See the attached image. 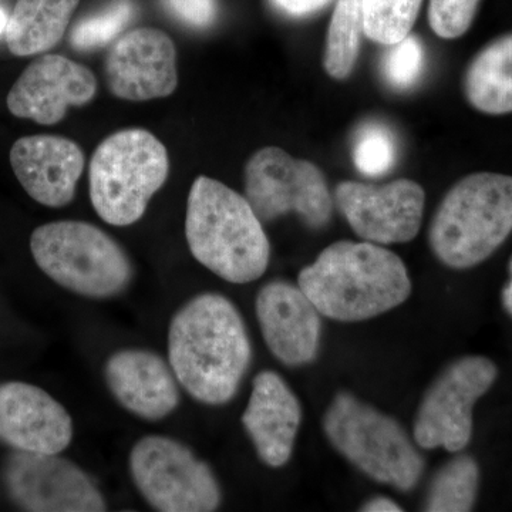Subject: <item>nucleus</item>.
<instances>
[{
	"label": "nucleus",
	"instance_id": "f257e3e1",
	"mask_svg": "<svg viewBox=\"0 0 512 512\" xmlns=\"http://www.w3.org/2000/svg\"><path fill=\"white\" fill-rule=\"evenodd\" d=\"M168 360L178 383L197 402H231L252 362L251 340L237 306L220 293L190 299L171 319Z\"/></svg>",
	"mask_w": 512,
	"mask_h": 512
},
{
	"label": "nucleus",
	"instance_id": "f03ea898",
	"mask_svg": "<svg viewBox=\"0 0 512 512\" xmlns=\"http://www.w3.org/2000/svg\"><path fill=\"white\" fill-rule=\"evenodd\" d=\"M298 285L320 315L343 323L376 318L412 295V279L402 258L367 241L329 245L299 272Z\"/></svg>",
	"mask_w": 512,
	"mask_h": 512
},
{
	"label": "nucleus",
	"instance_id": "7ed1b4c3",
	"mask_svg": "<svg viewBox=\"0 0 512 512\" xmlns=\"http://www.w3.org/2000/svg\"><path fill=\"white\" fill-rule=\"evenodd\" d=\"M185 237L192 256L231 284L256 281L271 261V244L247 198L205 175L191 185Z\"/></svg>",
	"mask_w": 512,
	"mask_h": 512
},
{
	"label": "nucleus",
	"instance_id": "20e7f679",
	"mask_svg": "<svg viewBox=\"0 0 512 512\" xmlns=\"http://www.w3.org/2000/svg\"><path fill=\"white\" fill-rule=\"evenodd\" d=\"M512 232V175L474 173L448 190L430 222L431 251L451 269H470Z\"/></svg>",
	"mask_w": 512,
	"mask_h": 512
},
{
	"label": "nucleus",
	"instance_id": "39448f33",
	"mask_svg": "<svg viewBox=\"0 0 512 512\" xmlns=\"http://www.w3.org/2000/svg\"><path fill=\"white\" fill-rule=\"evenodd\" d=\"M329 443L357 470L409 493L424 473V458L402 424L348 392L333 397L323 417Z\"/></svg>",
	"mask_w": 512,
	"mask_h": 512
},
{
	"label": "nucleus",
	"instance_id": "423d86ee",
	"mask_svg": "<svg viewBox=\"0 0 512 512\" xmlns=\"http://www.w3.org/2000/svg\"><path fill=\"white\" fill-rule=\"evenodd\" d=\"M170 174L167 148L143 128L117 131L101 141L89 168L90 201L114 227L136 224Z\"/></svg>",
	"mask_w": 512,
	"mask_h": 512
},
{
	"label": "nucleus",
	"instance_id": "0eeeda50",
	"mask_svg": "<svg viewBox=\"0 0 512 512\" xmlns=\"http://www.w3.org/2000/svg\"><path fill=\"white\" fill-rule=\"evenodd\" d=\"M30 251L52 281L84 298H113L133 281L134 269L126 251L89 222L42 225L30 237Z\"/></svg>",
	"mask_w": 512,
	"mask_h": 512
},
{
	"label": "nucleus",
	"instance_id": "6e6552de",
	"mask_svg": "<svg viewBox=\"0 0 512 512\" xmlns=\"http://www.w3.org/2000/svg\"><path fill=\"white\" fill-rule=\"evenodd\" d=\"M130 471L137 490L154 510L211 512L222 500L210 466L180 441L147 436L130 453Z\"/></svg>",
	"mask_w": 512,
	"mask_h": 512
},
{
	"label": "nucleus",
	"instance_id": "1a4fd4ad",
	"mask_svg": "<svg viewBox=\"0 0 512 512\" xmlns=\"http://www.w3.org/2000/svg\"><path fill=\"white\" fill-rule=\"evenodd\" d=\"M245 198L262 222L296 214L312 229L329 224L335 205L322 170L278 147L262 148L249 158Z\"/></svg>",
	"mask_w": 512,
	"mask_h": 512
},
{
	"label": "nucleus",
	"instance_id": "9d476101",
	"mask_svg": "<svg viewBox=\"0 0 512 512\" xmlns=\"http://www.w3.org/2000/svg\"><path fill=\"white\" fill-rule=\"evenodd\" d=\"M497 377L498 367L488 357L464 356L451 362L421 400L414 420V443L424 450H464L473 437L474 406Z\"/></svg>",
	"mask_w": 512,
	"mask_h": 512
},
{
	"label": "nucleus",
	"instance_id": "9b49d317",
	"mask_svg": "<svg viewBox=\"0 0 512 512\" xmlns=\"http://www.w3.org/2000/svg\"><path fill=\"white\" fill-rule=\"evenodd\" d=\"M6 488L13 503L35 512H100L106 501L92 478L59 454H10L5 464Z\"/></svg>",
	"mask_w": 512,
	"mask_h": 512
},
{
	"label": "nucleus",
	"instance_id": "f8f14e48",
	"mask_svg": "<svg viewBox=\"0 0 512 512\" xmlns=\"http://www.w3.org/2000/svg\"><path fill=\"white\" fill-rule=\"evenodd\" d=\"M335 202L363 241L406 244L419 234L426 194L406 178L383 185L343 181L336 187Z\"/></svg>",
	"mask_w": 512,
	"mask_h": 512
},
{
	"label": "nucleus",
	"instance_id": "ddd939ff",
	"mask_svg": "<svg viewBox=\"0 0 512 512\" xmlns=\"http://www.w3.org/2000/svg\"><path fill=\"white\" fill-rule=\"evenodd\" d=\"M113 96L147 101L171 96L178 86L177 49L163 30L140 28L113 40L104 60Z\"/></svg>",
	"mask_w": 512,
	"mask_h": 512
},
{
	"label": "nucleus",
	"instance_id": "4468645a",
	"mask_svg": "<svg viewBox=\"0 0 512 512\" xmlns=\"http://www.w3.org/2000/svg\"><path fill=\"white\" fill-rule=\"evenodd\" d=\"M96 93L92 70L62 55H43L23 70L6 104L19 119L53 126L64 119L70 107L90 103Z\"/></svg>",
	"mask_w": 512,
	"mask_h": 512
},
{
	"label": "nucleus",
	"instance_id": "2eb2a0df",
	"mask_svg": "<svg viewBox=\"0 0 512 512\" xmlns=\"http://www.w3.org/2000/svg\"><path fill=\"white\" fill-rule=\"evenodd\" d=\"M256 319L269 352L288 367L315 362L322 339V319L301 286L272 281L256 295Z\"/></svg>",
	"mask_w": 512,
	"mask_h": 512
},
{
	"label": "nucleus",
	"instance_id": "dca6fc26",
	"mask_svg": "<svg viewBox=\"0 0 512 512\" xmlns=\"http://www.w3.org/2000/svg\"><path fill=\"white\" fill-rule=\"evenodd\" d=\"M73 439L62 404L33 384H0V441L26 453L60 454Z\"/></svg>",
	"mask_w": 512,
	"mask_h": 512
},
{
	"label": "nucleus",
	"instance_id": "f3484780",
	"mask_svg": "<svg viewBox=\"0 0 512 512\" xmlns=\"http://www.w3.org/2000/svg\"><path fill=\"white\" fill-rule=\"evenodd\" d=\"M9 158L23 190L49 208L66 207L73 201L86 164L82 148L74 141L49 134L19 138Z\"/></svg>",
	"mask_w": 512,
	"mask_h": 512
},
{
	"label": "nucleus",
	"instance_id": "a211bd4d",
	"mask_svg": "<svg viewBox=\"0 0 512 512\" xmlns=\"http://www.w3.org/2000/svg\"><path fill=\"white\" fill-rule=\"evenodd\" d=\"M301 421V403L288 383L272 370L258 373L242 424L259 460L272 468L285 466L291 460Z\"/></svg>",
	"mask_w": 512,
	"mask_h": 512
},
{
	"label": "nucleus",
	"instance_id": "6ab92c4d",
	"mask_svg": "<svg viewBox=\"0 0 512 512\" xmlns=\"http://www.w3.org/2000/svg\"><path fill=\"white\" fill-rule=\"evenodd\" d=\"M104 377L114 399L141 419H164L180 404V383L173 369L150 350L114 353L104 366Z\"/></svg>",
	"mask_w": 512,
	"mask_h": 512
},
{
	"label": "nucleus",
	"instance_id": "aec40b11",
	"mask_svg": "<svg viewBox=\"0 0 512 512\" xmlns=\"http://www.w3.org/2000/svg\"><path fill=\"white\" fill-rule=\"evenodd\" d=\"M80 0H18L6 25L9 52L19 57L49 52L62 42Z\"/></svg>",
	"mask_w": 512,
	"mask_h": 512
},
{
	"label": "nucleus",
	"instance_id": "412c9836",
	"mask_svg": "<svg viewBox=\"0 0 512 512\" xmlns=\"http://www.w3.org/2000/svg\"><path fill=\"white\" fill-rule=\"evenodd\" d=\"M464 93L481 113H512V33L497 37L473 57L464 76Z\"/></svg>",
	"mask_w": 512,
	"mask_h": 512
},
{
	"label": "nucleus",
	"instance_id": "4be33fe9",
	"mask_svg": "<svg viewBox=\"0 0 512 512\" xmlns=\"http://www.w3.org/2000/svg\"><path fill=\"white\" fill-rule=\"evenodd\" d=\"M480 467L467 454L454 457L437 471L427 490L424 511L468 512L476 504Z\"/></svg>",
	"mask_w": 512,
	"mask_h": 512
},
{
	"label": "nucleus",
	"instance_id": "5701e85b",
	"mask_svg": "<svg viewBox=\"0 0 512 512\" xmlns=\"http://www.w3.org/2000/svg\"><path fill=\"white\" fill-rule=\"evenodd\" d=\"M362 35L365 33L360 0H338L330 19L323 55V66L330 77L345 80L352 74Z\"/></svg>",
	"mask_w": 512,
	"mask_h": 512
},
{
	"label": "nucleus",
	"instance_id": "b1692460",
	"mask_svg": "<svg viewBox=\"0 0 512 512\" xmlns=\"http://www.w3.org/2000/svg\"><path fill=\"white\" fill-rule=\"evenodd\" d=\"M423 0H360L363 33L379 45L392 46L410 35Z\"/></svg>",
	"mask_w": 512,
	"mask_h": 512
},
{
	"label": "nucleus",
	"instance_id": "393cba45",
	"mask_svg": "<svg viewBox=\"0 0 512 512\" xmlns=\"http://www.w3.org/2000/svg\"><path fill=\"white\" fill-rule=\"evenodd\" d=\"M133 0H114L99 13L83 18L70 30V45L80 52H89L107 45L127 28L136 16Z\"/></svg>",
	"mask_w": 512,
	"mask_h": 512
},
{
	"label": "nucleus",
	"instance_id": "a878e982",
	"mask_svg": "<svg viewBox=\"0 0 512 512\" xmlns=\"http://www.w3.org/2000/svg\"><path fill=\"white\" fill-rule=\"evenodd\" d=\"M353 163L367 177H380L396 163L397 146L392 131L379 123L366 124L353 143Z\"/></svg>",
	"mask_w": 512,
	"mask_h": 512
},
{
	"label": "nucleus",
	"instance_id": "bb28decb",
	"mask_svg": "<svg viewBox=\"0 0 512 512\" xmlns=\"http://www.w3.org/2000/svg\"><path fill=\"white\" fill-rule=\"evenodd\" d=\"M423 43L419 37L409 35L399 43L389 46L383 57V74L389 86L396 90H407L419 82L424 70Z\"/></svg>",
	"mask_w": 512,
	"mask_h": 512
},
{
	"label": "nucleus",
	"instance_id": "cd10ccee",
	"mask_svg": "<svg viewBox=\"0 0 512 512\" xmlns=\"http://www.w3.org/2000/svg\"><path fill=\"white\" fill-rule=\"evenodd\" d=\"M481 0H430V28L441 39H458L471 28Z\"/></svg>",
	"mask_w": 512,
	"mask_h": 512
},
{
	"label": "nucleus",
	"instance_id": "c85d7f7f",
	"mask_svg": "<svg viewBox=\"0 0 512 512\" xmlns=\"http://www.w3.org/2000/svg\"><path fill=\"white\" fill-rule=\"evenodd\" d=\"M171 16L194 29L210 28L218 16L217 0H163Z\"/></svg>",
	"mask_w": 512,
	"mask_h": 512
},
{
	"label": "nucleus",
	"instance_id": "c756f323",
	"mask_svg": "<svg viewBox=\"0 0 512 512\" xmlns=\"http://www.w3.org/2000/svg\"><path fill=\"white\" fill-rule=\"evenodd\" d=\"M330 0H271L272 6L291 18H306L325 8Z\"/></svg>",
	"mask_w": 512,
	"mask_h": 512
},
{
	"label": "nucleus",
	"instance_id": "7c9ffc66",
	"mask_svg": "<svg viewBox=\"0 0 512 512\" xmlns=\"http://www.w3.org/2000/svg\"><path fill=\"white\" fill-rule=\"evenodd\" d=\"M360 511L365 512H402L403 508L399 504L394 503L393 500L387 497H375L367 501L360 508Z\"/></svg>",
	"mask_w": 512,
	"mask_h": 512
},
{
	"label": "nucleus",
	"instance_id": "2f4dec72",
	"mask_svg": "<svg viewBox=\"0 0 512 512\" xmlns=\"http://www.w3.org/2000/svg\"><path fill=\"white\" fill-rule=\"evenodd\" d=\"M508 268H510V281H508V284L503 288V292H501V303H503L505 312L512 318V258Z\"/></svg>",
	"mask_w": 512,
	"mask_h": 512
},
{
	"label": "nucleus",
	"instance_id": "473e14b6",
	"mask_svg": "<svg viewBox=\"0 0 512 512\" xmlns=\"http://www.w3.org/2000/svg\"><path fill=\"white\" fill-rule=\"evenodd\" d=\"M6 25H8V18H6L5 13H3V10L0 9V33L5 32Z\"/></svg>",
	"mask_w": 512,
	"mask_h": 512
}]
</instances>
